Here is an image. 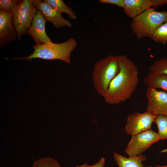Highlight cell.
Returning a JSON list of instances; mask_svg holds the SVG:
<instances>
[{"mask_svg":"<svg viewBox=\"0 0 167 167\" xmlns=\"http://www.w3.org/2000/svg\"><path fill=\"white\" fill-rule=\"evenodd\" d=\"M53 8L62 13L64 12L67 14L72 19H75L77 16L71 8L68 6L62 0H44Z\"/></svg>","mask_w":167,"mask_h":167,"instance_id":"cell-15","label":"cell"},{"mask_svg":"<svg viewBox=\"0 0 167 167\" xmlns=\"http://www.w3.org/2000/svg\"><path fill=\"white\" fill-rule=\"evenodd\" d=\"M39 0H23L13 10V23L20 40L32 25L37 10L36 6Z\"/></svg>","mask_w":167,"mask_h":167,"instance_id":"cell-5","label":"cell"},{"mask_svg":"<svg viewBox=\"0 0 167 167\" xmlns=\"http://www.w3.org/2000/svg\"><path fill=\"white\" fill-rule=\"evenodd\" d=\"M113 157L119 167H143L142 162L146 159V156L142 154L127 158L116 152Z\"/></svg>","mask_w":167,"mask_h":167,"instance_id":"cell-13","label":"cell"},{"mask_svg":"<svg viewBox=\"0 0 167 167\" xmlns=\"http://www.w3.org/2000/svg\"><path fill=\"white\" fill-rule=\"evenodd\" d=\"M124 13L131 19L150 8L167 5V0H124Z\"/></svg>","mask_w":167,"mask_h":167,"instance_id":"cell-10","label":"cell"},{"mask_svg":"<svg viewBox=\"0 0 167 167\" xmlns=\"http://www.w3.org/2000/svg\"><path fill=\"white\" fill-rule=\"evenodd\" d=\"M149 72L167 75V59L163 58L155 61L149 68Z\"/></svg>","mask_w":167,"mask_h":167,"instance_id":"cell-18","label":"cell"},{"mask_svg":"<svg viewBox=\"0 0 167 167\" xmlns=\"http://www.w3.org/2000/svg\"><path fill=\"white\" fill-rule=\"evenodd\" d=\"M166 21L167 11H158L151 8L132 19L130 27L137 39L151 38L156 29Z\"/></svg>","mask_w":167,"mask_h":167,"instance_id":"cell-4","label":"cell"},{"mask_svg":"<svg viewBox=\"0 0 167 167\" xmlns=\"http://www.w3.org/2000/svg\"><path fill=\"white\" fill-rule=\"evenodd\" d=\"M143 81L148 87L161 89L167 93V75L149 72Z\"/></svg>","mask_w":167,"mask_h":167,"instance_id":"cell-14","label":"cell"},{"mask_svg":"<svg viewBox=\"0 0 167 167\" xmlns=\"http://www.w3.org/2000/svg\"><path fill=\"white\" fill-rule=\"evenodd\" d=\"M17 37L14 25L12 13L5 10H0V46H3Z\"/></svg>","mask_w":167,"mask_h":167,"instance_id":"cell-9","label":"cell"},{"mask_svg":"<svg viewBox=\"0 0 167 167\" xmlns=\"http://www.w3.org/2000/svg\"><path fill=\"white\" fill-rule=\"evenodd\" d=\"M119 72L110 84L103 97L108 104H117L129 99L135 91L139 71L134 62L126 56H118Z\"/></svg>","mask_w":167,"mask_h":167,"instance_id":"cell-1","label":"cell"},{"mask_svg":"<svg viewBox=\"0 0 167 167\" xmlns=\"http://www.w3.org/2000/svg\"><path fill=\"white\" fill-rule=\"evenodd\" d=\"M147 110L156 115L167 116V93L148 87L146 92Z\"/></svg>","mask_w":167,"mask_h":167,"instance_id":"cell-8","label":"cell"},{"mask_svg":"<svg viewBox=\"0 0 167 167\" xmlns=\"http://www.w3.org/2000/svg\"><path fill=\"white\" fill-rule=\"evenodd\" d=\"M46 22L42 14L37 10L32 20L31 26L26 31V33L33 38L36 45L53 42L46 32Z\"/></svg>","mask_w":167,"mask_h":167,"instance_id":"cell-11","label":"cell"},{"mask_svg":"<svg viewBox=\"0 0 167 167\" xmlns=\"http://www.w3.org/2000/svg\"><path fill=\"white\" fill-rule=\"evenodd\" d=\"M154 122L157 126V133L160 140L167 139V116L157 115Z\"/></svg>","mask_w":167,"mask_h":167,"instance_id":"cell-17","label":"cell"},{"mask_svg":"<svg viewBox=\"0 0 167 167\" xmlns=\"http://www.w3.org/2000/svg\"><path fill=\"white\" fill-rule=\"evenodd\" d=\"M157 115L146 111L143 113L135 112L128 115L125 130L128 135L132 136L151 129Z\"/></svg>","mask_w":167,"mask_h":167,"instance_id":"cell-7","label":"cell"},{"mask_svg":"<svg viewBox=\"0 0 167 167\" xmlns=\"http://www.w3.org/2000/svg\"><path fill=\"white\" fill-rule=\"evenodd\" d=\"M160 140L157 133L151 129L142 132L132 136L125 152L129 157L141 155Z\"/></svg>","mask_w":167,"mask_h":167,"instance_id":"cell-6","label":"cell"},{"mask_svg":"<svg viewBox=\"0 0 167 167\" xmlns=\"http://www.w3.org/2000/svg\"><path fill=\"white\" fill-rule=\"evenodd\" d=\"M36 7L37 10L42 14L46 21L52 23L54 26L57 28L63 26L72 27V24L62 17V13L43 1L39 0Z\"/></svg>","mask_w":167,"mask_h":167,"instance_id":"cell-12","label":"cell"},{"mask_svg":"<svg viewBox=\"0 0 167 167\" xmlns=\"http://www.w3.org/2000/svg\"><path fill=\"white\" fill-rule=\"evenodd\" d=\"M155 167H167V165H156Z\"/></svg>","mask_w":167,"mask_h":167,"instance_id":"cell-23","label":"cell"},{"mask_svg":"<svg viewBox=\"0 0 167 167\" xmlns=\"http://www.w3.org/2000/svg\"><path fill=\"white\" fill-rule=\"evenodd\" d=\"M76 41L70 38L61 43L52 42L49 44L36 45L33 46L34 51L26 57L15 58L14 59H25L31 61L32 59L39 58L45 60H60L70 64V56L77 46Z\"/></svg>","mask_w":167,"mask_h":167,"instance_id":"cell-3","label":"cell"},{"mask_svg":"<svg viewBox=\"0 0 167 167\" xmlns=\"http://www.w3.org/2000/svg\"><path fill=\"white\" fill-rule=\"evenodd\" d=\"M105 164V159L101 157L100 160L94 164L90 165L86 162L80 165H76L75 167H104Z\"/></svg>","mask_w":167,"mask_h":167,"instance_id":"cell-22","label":"cell"},{"mask_svg":"<svg viewBox=\"0 0 167 167\" xmlns=\"http://www.w3.org/2000/svg\"><path fill=\"white\" fill-rule=\"evenodd\" d=\"M32 167H61L57 161L53 158L44 157L35 161Z\"/></svg>","mask_w":167,"mask_h":167,"instance_id":"cell-19","label":"cell"},{"mask_svg":"<svg viewBox=\"0 0 167 167\" xmlns=\"http://www.w3.org/2000/svg\"><path fill=\"white\" fill-rule=\"evenodd\" d=\"M151 38L156 43L167 44V21L156 29Z\"/></svg>","mask_w":167,"mask_h":167,"instance_id":"cell-16","label":"cell"},{"mask_svg":"<svg viewBox=\"0 0 167 167\" xmlns=\"http://www.w3.org/2000/svg\"><path fill=\"white\" fill-rule=\"evenodd\" d=\"M21 0H0V10L12 13L14 9L22 2Z\"/></svg>","mask_w":167,"mask_h":167,"instance_id":"cell-20","label":"cell"},{"mask_svg":"<svg viewBox=\"0 0 167 167\" xmlns=\"http://www.w3.org/2000/svg\"><path fill=\"white\" fill-rule=\"evenodd\" d=\"M98 1L101 4L114 5L123 9L125 7L124 0H99Z\"/></svg>","mask_w":167,"mask_h":167,"instance_id":"cell-21","label":"cell"},{"mask_svg":"<svg viewBox=\"0 0 167 167\" xmlns=\"http://www.w3.org/2000/svg\"><path fill=\"white\" fill-rule=\"evenodd\" d=\"M118 56L109 55L96 62L92 73L94 87L104 97L110 83L119 72Z\"/></svg>","mask_w":167,"mask_h":167,"instance_id":"cell-2","label":"cell"}]
</instances>
